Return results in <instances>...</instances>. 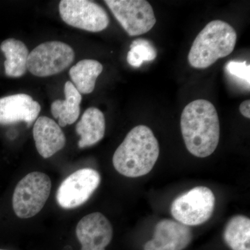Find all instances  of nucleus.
Here are the masks:
<instances>
[{"instance_id": "nucleus-14", "label": "nucleus", "mask_w": 250, "mask_h": 250, "mask_svg": "<svg viewBox=\"0 0 250 250\" xmlns=\"http://www.w3.org/2000/svg\"><path fill=\"white\" fill-rule=\"evenodd\" d=\"M106 122L103 112L98 108H88L76 126L77 134L81 137L79 147L85 148L97 144L104 136Z\"/></svg>"}, {"instance_id": "nucleus-18", "label": "nucleus", "mask_w": 250, "mask_h": 250, "mask_svg": "<svg viewBox=\"0 0 250 250\" xmlns=\"http://www.w3.org/2000/svg\"><path fill=\"white\" fill-rule=\"evenodd\" d=\"M225 243L232 250H250V220L236 215L229 220L224 230Z\"/></svg>"}, {"instance_id": "nucleus-12", "label": "nucleus", "mask_w": 250, "mask_h": 250, "mask_svg": "<svg viewBox=\"0 0 250 250\" xmlns=\"http://www.w3.org/2000/svg\"><path fill=\"white\" fill-rule=\"evenodd\" d=\"M41 111L39 103L27 94L4 97L0 98V125L25 122L30 126L37 119Z\"/></svg>"}, {"instance_id": "nucleus-1", "label": "nucleus", "mask_w": 250, "mask_h": 250, "mask_svg": "<svg viewBox=\"0 0 250 250\" xmlns=\"http://www.w3.org/2000/svg\"><path fill=\"white\" fill-rule=\"evenodd\" d=\"M180 124L190 154L205 158L214 152L220 140V122L213 104L202 99L189 103L182 111Z\"/></svg>"}, {"instance_id": "nucleus-3", "label": "nucleus", "mask_w": 250, "mask_h": 250, "mask_svg": "<svg viewBox=\"0 0 250 250\" xmlns=\"http://www.w3.org/2000/svg\"><path fill=\"white\" fill-rule=\"evenodd\" d=\"M236 40V31L229 24L220 20L211 21L194 41L188 57L189 63L195 68H207L232 53Z\"/></svg>"}, {"instance_id": "nucleus-8", "label": "nucleus", "mask_w": 250, "mask_h": 250, "mask_svg": "<svg viewBox=\"0 0 250 250\" xmlns=\"http://www.w3.org/2000/svg\"><path fill=\"white\" fill-rule=\"evenodd\" d=\"M59 14L66 24L90 32L104 30L109 24L107 13L100 4L88 0H62Z\"/></svg>"}, {"instance_id": "nucleus-7", "label": "nucleus", "mask_w": 250, "mask_h": 250, "mask_svg": "<svg viewBox=\"0 0 250 250\" xmlns=\"http://www.w3.org/2000/svg\"><path fill=\"white\" fill-rule=\"evenodd\" d=\"M112 14L130 36L146 34L155 25L152 6L145 0H105Z\"/></svg>"}, {"instance_id": "nucleus-10", "label": "nucleus", "mask_w": 250, "mask_h": 250, "mask_svg": "<svg viewBox=\"0 0 250 250\" xmlns=\"http://www.w3.org/2000/svg\"><path fill=\"white\" fill-rule=\"evenodd\" d=\"M76 235L82 245L81 250H105L113 238V227L103 213L96 212L79 222Z\"/></svg>"}, {"instance_id": "nucleus-17", "label": "nucleus", "mask_w": 250, "mask_h": 250, "mask_svg": "<svg viewBox=\"0 0 250 250\" xmlns=\"http://www.w3.org/2000/svg\"><path fill=\"white\" fill-rule=\"evenodd\" d=\"M103 70V65L98 61L83 59L72 67L69 74L80 94H89L95 89L97 79Z\"/></svg>"}, {"instance_id": "nucleus-20", "label": "nucleus", "mask_w": 250, "mask_h": 250, "mask_svg": "<svg viewBox=\"0 0 250 250\" xmlns=\"http://www.w3.org/2000/svg\"><path fill=\"white\" fill-rule=\"evenodd\" d=\"M225 70L230 75L243 80L250 88V66L246 62H229L225 67Z\"/></svg>"}, {"instance_id": "nucleus-13", "label": "nucleus", "mask_w": 250, "mask_h": 250, "mask_svg": "<svg viewBox=\"0 0 250 250\" xmlns=\"http://www.w3.org/2000/svg\"><path fill=\"white\" fill-rule=\"evenodd\" d=\"M36 149L44 159H48L65 147L66 139L62 128L54 120L41 116L33 128Z\"/></svg>"}, {"instance_id": "nucleus-11", "label": "nucleus", "mask_w": 250, "mask_h": 250, "mask_svg": "<svg viewBox=\"0 0 250 250\" xmlns=\"http://www.w3.org/2000/svg\"><path fill=\"white\" fill-rule=\"evenodd\" d=\"M192 240L189 227L177 220L164 219L156 224L152 239L146 243L144 250H184Z\"/></svg>"}, {"instance_id": "nucleus-16", "label": "nucleus", "mask_w": 250, "mask_h": 250, "mask_svg": "<svg viewBox=\"0 0 250 250\" xmlns=\"http://www.w3.org/2000/svg\"><path fill=\"white\" fill-rule=\"evenodd\" d=\"M0 49L4 53L5 73L10 77H22L27 70L29 51L22 41L14 39H6L1 42Z\"/></svg>"}, {"instance_id": "nucleus-9", "label": "nucleus", "mask_w": 250, "mask_h": 250, "mask_svg": "<svg viewBox=\"0 0 250 250\" xmlns=\"http://www.w3.org/2000/svg\"><path fill=\"white\" fill-rule=\"evenodd\" d=\"M100 174L91 168L81 169L62 181L57 192V201L65 209L77 208L85 203L98 188Z\"/></svg>"}, {"instance_id": "nucleus-4", "label": "nucleus", "mask_w": 250, "mask_h": 250, "mask_svg": "<svg viewBox=\"0 0 250 250\" xmlns=\"http://www.w3.org/2000/svg\"><path fill=\"white\" fill-rule=\"evenodd\" d=\"M52 182L48 176L33 172L23 177L13 195V208L20 218H30L42 210L48 200Z\"/></svg>"}, {"instance_id": "nucleus-6", "label": "nucleus", "mask_w": 250, "mask_h": 250, "mask_svg": "<svg viewBox=\"0 0 250 250\" xmlns=\"http://www.w3.org/2000/svg\"><path fill=\"white\" fill-rule=\"evenodd\" d=\"M75 52L70 45L60 41H49L37 46L29 53L27 70L36 77L52 76L70 66Z\"/></svg>"}, {"instance_id": "nucleus-22", "label": "nucleus", "mask_w": 250, "mask_h": 250, "mask_svg": "<svg viewBox=\"0 0 250 250\" xmlns=\"http://www.w3.org/2000/svg\"></svg>"}, {"instance_id": "nucleus-2", "label": "nucleus", "mask_w": 250, "mask_h": 250, "mask_svg": "<svg viewBox=\"0 0 250 250\" xmlns=\"http://www.w3.org/2000/svg\"><path fill=\"white\" fill-rule=\"evenodd\" d=\"M159 156V145L152 130L145 125L128 133L113 156L115 169L131 178L146 175L152 170Z\"/></svg>"}, {"instance_id": "nucleus-19", "label": "nucleus", "mask_w": 250, "mask_h": 250, "mask_svg": "<svg viewBox=\"0 0 250 250\" xmlns=\"http://www.w3.org/2000/svg\"><path fill=\"white\" fill-rule=\"evenodd\" d=\"M157 57V52L150 41L138 39L133 41L127 54L128 63L131 66L139 67L144 62H152Z\"/></svg>"}, {"instance_id": "nucleus-21", "label": "nucleus", "mask_w": 250, "mask_h": 250, "mask_svg": "<svg viewBox=\"0 0 250 250\" xmlns=\"http://www.w3.org/2000/svg\"><path fill=\"white\" fill-rule=\"evenodd\" d=\"M240 112L243 116L250 119V100H246L240 105Z\"/></svg>"}, {"instance_id": "nucleus-15", "label": "nucleus", "mask_w": 250, "mask_h": 250, "mask_svg": "<svg viewBox=\"0 0 250 250\" xmlns=\"http://www.w3.org/2000/svg\"><path fill=\"white\" fill-rule=\"evenodd\" d=\"M64 100H57L51 105V112L55 119H58L62 127L74 124L80 114L82 95L71 82L68 81L64 85Z\"/></svg>"}, {"instance_id": "nucleus-5", "label": "nucleus", "mask_w": 250, "mask_h": 250, "mask_svg": "<svg viewBox=\"0 0 250 250\" xmlns=\"http://www.w3.org/2000/svg\"><path fill=\"white\" fill-rule=\"evenodd\" d=\"M215 197L208 188H193L177 197L171 205L172 216L186 226H197L208 221L214 211Z\"/></svg>"}]
</instances>
